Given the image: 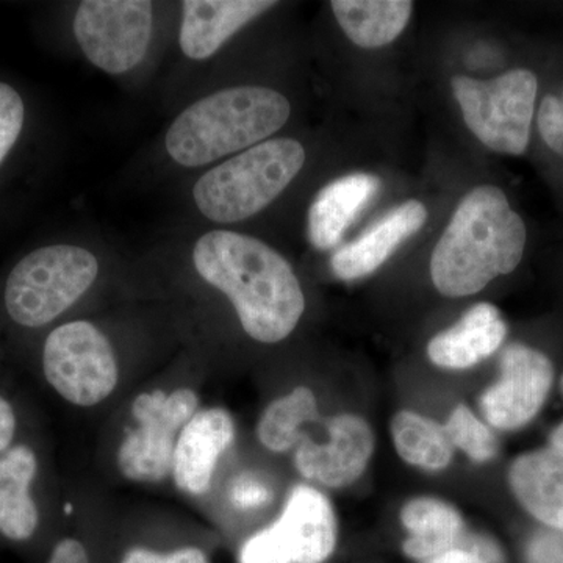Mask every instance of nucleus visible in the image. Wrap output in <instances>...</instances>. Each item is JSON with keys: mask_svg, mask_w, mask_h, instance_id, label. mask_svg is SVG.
<instances>
[{"mask_svg": "<svg viewBox=\"0 0 563 563\" xmlns=\"http://www.w3.org/2000/svg\"><path fill=\"white\" fill-rule=\"evenodd\" d=\"M235 440V422L228 410H199L181 429L174 451L177 487L190 495L209 490L220 457Z\"/></svg>", "mask_w": 563, "mask_h": 563, "instance_id": "ddd939ff", "label": "nucleus"}, {"mask_svg": "<svg viewBox=\"0 0 563 563\" xmlns=\"http://www.w3.org/2000/svg\"><path fill=\"white\" fill-rule=\"evenodd\" d=\"M333 14L355 46L379 49L398 38L412 16L409 0H333Z\"/></svg>", "mask_w": 563, "mask_h": 563, "instance_id": "412c9836", "label": "nucleus"}, {"mask_svg": "<svg viewBox=\"0 0 563 563\" xmlns=\"http://www.w3.org/2000/svg\"><path fill=\"white\" fill-rule=\"evenodd\" d=\"M399 518L409 533L402 542V553L413 561L428 562L454 548H463L465 520L453 504L418 496L404 504Z\"/></svg>", "mask_w": 563, "mask_h": 563, "instance_id": "6ab92c4d", "label": "nucleus"}, {"mask_svg": "<svg viewBox=\"0 0 563 563\" xmlns=\"http://www.w3.org/2000/svg\"><path fill=\"white\" fill-rule=\"evenodd\" d=\"M548 446L554 448V450L562 451L563 453V421L559 422L558 426L550 433V444Z\"/></svg>", "mask_w": 563, "mask_h": 563, "instance_id": "72a5a7b5", "label": "nucleus"}, {"mask_svg": "<svg viewBox=\"0 0 563 563\" xmlns=\"http://www.w3.org/2000/svg\"><path fill=\"white\" fill-rule=\"evenodd\" d=\"M379 188V177L369 173L347 174L325 185L310 206V243L320 251L333 250Z\"/></svg>", "mask_w": 563, "mask_h": 563, "instance_id": "a211bd4d", "label": "nucleus"}, {"mask_svg": "<svg viewBox=\"0 0 563 563\" xmlns=\"http://www.w3.org/2000/svg\"><path fill=\"white\" fill-rule=\"evenodd\" d=\"M443 428L454 451H461L473 463L483 465L492 462L499 453L498 437L466 404L454 407Z\"/></svg>", "mask_w": 563, "mask_h": 563, "instance_id": "b1692460", "label": "nucleus"}, {"mask_svg": "<svg viewBox=\"0 0 563 563\" xmlns=\"http://www.w3.org/2000/svg\"><path fill=\"white\" fill-rule=\"evenodd\" d=\"M526 563H563V531L542 528L526 547Z\"/></svg>", "mask_w": 563, "mask_h": 563, "instance_id": "c85d7f7f", "label": "nucleus"}, {"mask_svg": "<svg viewBox=\"0 0 563 563\" xmlns=\"http://www.w3.org/2000/svg\"><path fill=\"white\" fill-rule=\"evenodd\" d=\"M99 274L98 258L73 244L40 247L10 273L5 307L11 320L41 328L74 306Z\"/></svg>", "mask_w": 563, "mask_h": 563, "instance_id": "39448f33", "label": "nucleus"}, {"mask_svg": "<svg viewBox=\"0 0 563 563\" xmlns=\"http://www.w3.org/2000/svg\"><path fill=\"white\" fill-rule=\"evenodd\" d=\"M36 470V455L25 444L0 457V536L10 542H29L38 531V507L31 495Z\"/></svg>", "mask_w": 563, "mask_h": 563, "instance_id": "aec40b11", "label": "nucleus"}, {"mask_svg": "<svg viewBox=\"0 0 563 563\" xmlns=\"http://www.w3.org/2000/svg\"><path fill=\"white\" fill-rule=\"evenodd\" d=\"M526 240L525 221L504 191L493 185L474 188L433 247V287L446 298L483 291L490 282L517 269Z\"/></svg>", "mask_w": 563, "mask_h": 563, "instance_id": "f03ea898", "label": "nucleus"}, {"mask_svg": "<svg viewBox=\"0 0 563 563\" xmlns=\"http://www.w3.org/2000/svg\"><path fill=\"white\" fill-rule=\"evenodd\" d=\"M196 272L224 292L255 342L287 339L301 321L306 296L290 263L268 244L231 231H211L192 251Z\"/></svg>", "mask_w": 563, "mask_h": 563, "instance_id": "f257e3e1", "label": "nucleus"}, {"mask_svg": "<svg viewBox=\"0 0 563 563\" xmlns=\"http://www.w3.org/2000/svg\"><path fill=\"white\" fill-rule=\"evenodd\" d=\"M24 125V102L10 85L0 81V163L5 161Z\"/></svg>", "mask_w": 563, "mask_h": 563, "instance_id": "393cba45", "label": "nucleus"}, {"mask_svg": "<svg viewBox=\"0 0 563 563\" xmlns=\"http://www.w3.org/2000/svg\"><path fill=\"white\" fill-rule=\"evenodd\" d=\"M390 431L396 453L415 468L439 473L454 461L455 451L443 424L432 418L413 410H399L393 417Z\"/></svg>", "mask_w": 563, "mask_h": 563, "instance_id": "4be33fe9", "label": "nucleus"}, {"mask_svg": "<svg viewBox=\"0 0 563 563\" xmlns=\"http://www.w3.org/2000/svg\"><path fill=\"white\" fill-rule=\"evenodd\" d=\"M561 391H562V396H563V374H562V377H561Z\"/></svg>", "mask_w": 563, "mask_h": 563, "instance_id": "f704fd0d", "label": "nucleus"}, {"mask_svg": "<svg viewBox=\"0 0 563 563\" xmlns=\"http://www.w3.org/2000/svg\"><path fill=\"white\" fill-rule=\"evenodd\" d=\"M510 492L543 528L563 531V453L551 446L518 455L510 465Z\"/></svg>", "mask_w": 563, "mask_h": 563, "instance_id": "f3484780", "label": "nucleus"}, {"mask_svg": "<svg viewBox=\"0 0 563 563\" xmlns=\"http://www.w3.org/2000/svg\"><path fill=\"white\" fill-rule=\"evenodd\" d=\"M16 432V415L9 401L0 396V454L9 450Z\"/></svg>", "mask_w": 563, "mask_h": 563, "instance_id": "2f4dec72", "label": "nucleus"}, {"mask_svg": "<svg viewBox=\"0 0 563 563\" xmlns=\"http://www.w3.org/2000/svg\"><path fill=\"white\" fill-rule=\"evenodd\" d=\"M506 336L507 324L498 307L479 302L450 329L433 336L428 357L439 368L465 372L495 354Z\"/></svg>", "mask_w": 563, "mask_h": 563, "instance_id": "2eb2a0df", "label": "nucleus"}, {"mask_svg": "<svg viewBox=\"0 0 563 563\" xmlns=\"http://www.w3.org/2000/svg\"><path fill=\"white\" fill-rule=\"evenodd\" d=\"M318 417L317 396L299 385L266 407L257 424L258 442L272 453H285L301 443L303 428Z\"/></svg>", "mask_w": 563, "mask_h": 563, "instance_id": "5701e85b", "label": "nucleus"}, {"mask_svg": "<svg viewBox=\"0 0 563 563\" xmlns=\"http://www.w3.org/2000/svg\"><path fill=\"white\" fill-rule=\"evenodd\" d=\"M428 221V210L420 201H407L385 213L357 240L333 254L332 272L339 279L357 280L376 273L393 252Z\"/></svg>", "mask_w": 563, "mask_h": 563, "instance_id": "4468645a", "label": "nucleus"}, {"mask_svg": "<svg viewBox=\"0 0 563 563\" xmlns=\"http://www.w3.org/2000/svg\"><path fill=\"white\" fill-rule=\"evenodd\" d=\"M266 528L288 563L328 562L339 542L335 510L312 485H296L279 518Z\"/></svg>", "mask_w": 563, "mask_h": 563, "instance_id": "f8f14e48", "label": "nucleus"}, {"mask_svg": "<svg viewBox=\"0 0 563 563\" xmlns=\"http://www.w3.org/2000/svg\"><path fill=\"white\" fill-rule=\"evenodd\" d=\"M117 563H210L209 554L201 547L173 548V550H157V548L135 544L128 548Z\"/></svg>", "mask_w": 563, "mask_h": 563, "instance_id": "a878e982", "label": "nucleus"}, {"mask_svg": "<svg viewBox=\"0 0 563 563\" xmlns=\"http://www.w3.org/2000/svg\"><path fill=\"white\" fill-rule=\"evenodd\" d=\"M553 384L554 366L547 354L528 344H509L498 379L481 395L483 420L496 431L523 429L543 409Z\"/></svg>", "mask_w": 563, "mask_h": 563, "instance_id": "9d476101", "label": "nucleus"}, {"mask_svg": "<svg viewBox=\"0 0 563 563\" xmlns=\"http://www.w3.org/2000/svg\"><path fill=\"white\" fill-rule=\"evenodd\" d=\"M43 368L51 387L79 407L106 401L120 380L109 339L88 321L68 322L47 336Z\"/></svg>", "mask_w": 563, "mask_h": 563, "instance_id": "0eeeda50", "label": "nucleus"}, {"mask_svg": "<svg viewBox=\"0 0 563 563\" xmlns=\"http://www.w3.org/2000/svg\"><path fill=\"white\" fill-rule=\"evenodd\" d=\"M539 131L544 143L558 154L563 155V96H547L540 103Z\"/></svg>", "mask_w": 563, "mask_h": 563, "instance_id": "bb28decb", "label": "nucleus"}, {"mask_svg": "<svg viewBox=\"0 0 563 563\" xmlns=\"http://www.w3.org/2000/svg\"><path fill=\"white\" fill-rule=\"evenodd\" d=\"M273 7L276 2L272 0H188L181 3V51L191 60H206L240 29Z\"/></svg>", "mask_w": 563, "mask_h": 563, "instance_id": "dca6fc26", "label": "nucleus"}, {"mask_svg": "<svg viewBox=\"0 0 563 563\" xmlns=\"http://www.w3.org/2000/svg\"><path fill=\"white\" fill-rule=\"evenodd\" d=\"M239 563H288L274 543L268 528L247 537L239 551Z\"/></svg>", "mask_w": 563, "mask_h": 563, "instance_id": "c756f323", "label": "nucleus"}, {"mask_svg": "<svg viewBox=\"0 0 563 563\" xmlns=\"http://www.w3.org/2000/svg\"><path fill=\"white\" fill-rule=\"evenodd\" d=\"M291 107L279 91L265 87L228 88L181 111L166 133V151L187 168L263 143L280 131Z\"/></svg>", "mask_w": 563, "mask_h": 563, "instance_id": "7ed1b4c3", "label": "nucleus"}, {"mask_svg": "<svg viewBox=\"0 0 563 563\" xmlns=\"http://www.w3.org/2000/svg\"><path fill=\"white\" fill-rule=\"evenodd\" d=\"M451 87L465 124L484 146L499 154H525L539 90L532 70H507L492 80L455 76Z\"/></svg>", "mask_w": 563, "mask_h": 563, "instance_id": "423d86ee", "label": "nucleus"}, {"mask_svg": "<svg viewBox=\"0 0 563 563\" xmlns=\"http://www.w3.org/2000/svg\"><path fill=\"white\" fill-rule=\"evenodd\" d=\"M321 442L303 437L296 446L295 466L303 479L328 488L350 487L372 462L376 439L361 415L329 418Z\"/></svg>", "mask_w": 563, "mask_h": 563, "instance_id": "9b49d317", "label": "nucleus"}, {"mask_svg": "<svg viewBox=\"0 0 563 563\" xmlns=\"http://www.w3.org/2000/svg\"><path fill=\"white\" fill-rule=\"evenodd\" d=\"M199 412V396L190 388L141 393L132 404L139 426L118 451L122 476L135 483H158L173 473L174 451L181 429Z\"/></svg>", "mask_w": 563, "mask_h": 563, "instance_id": "6e6552de", "label": "nucleus"}, {"mask_svg": "<svg viewBox=\"0 0 563 563\" xmlns=\"http://www.w3.org/2000/svg\"><path fill=\"white\" fill-rule=\"evenodd\" d=\"M152 33L147 0H85L74 35L88 60L109 74L128 73L146 55Z\"/></svg>", "mask_w": 563, "mask_h": 563, "instance_id": "1a4fd4ad", "label": "nucleus"}, {"mask_svg": "<svg viewBox=\"0 0 563 563\" xmlns=\"http://www.w3.org/2000/svg\"><path fill=\"white\" fill-rule=\"evenodd\" d=\"M303 163L306 150L299 141H263L203 174L192 188V198L211 221L247 220L279 198Z\"/></svg>", "mask_w": 563, "mask_h": 563, "instance_id": "20e7f679", "label": "nucleus"}, {"mask_svg": "<svg viewBox=\"0 0 563 563\" xmlns=\"http://www.w3.org/2000/svg\"><path fill=\"white\" fill-rule=\"evenodd\" d=\"M272 490L268 485L262 483L251 474H242L233 481L231 487V501L240 510L262 509L272 501Z\"/></svg>", "mask_w": 563, "mask_h": 563, "instance_id": "cd10ccee", "label": "nucleus"}, {"mask_svg": "<svg viewBox=\"0 0 563 563\" xmlns=\"http://www.w3.org/2000/svg\"><path fill=\"white\" fill-rule=\"evenodd\" d=\"M46 563H95L90 551L80 540L63 539L52 548Z\"/></svg>", "mask_w": 563, "mask_h": 563, "instance_id": "7c9ffc66", "label": "nucleus"}, {"mask_svg": "<svg viewBox=\"0 0 563 563\" xmlns=\"http://www.w3.org/2000/svg\"><path fill=\"white\" fill-rule=\"evenodd\" d=\"M422 563H490L483 555L476 551L468 550V548H454V550L446 551V553L437 555L431 561Z\"/></svg>", "mask_w": 563, "mask_h": 563, "instance_id": "473e14b6", "label": "nucleus"}]
</instances>
